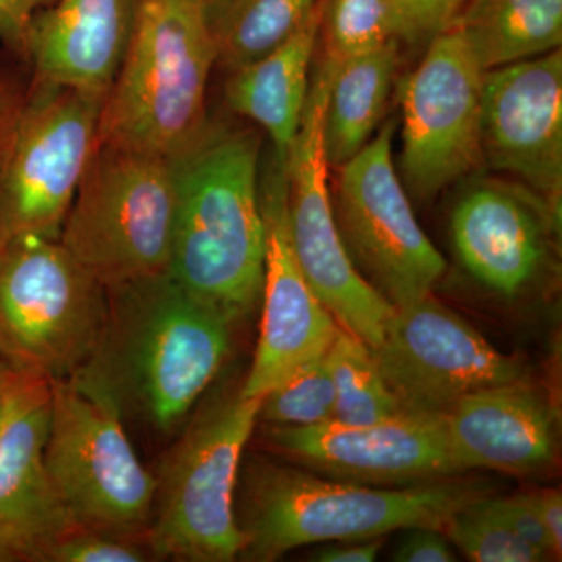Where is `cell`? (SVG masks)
<instances>
[{
  "instance_id": "e0dca14e",
  "label": "cell",
  "mask_w": 562,
  "mask_h": 562,
  "mask_svg": "<svg viewBox=\"0 0 562 562\" xmlns=\"http://www.w3.org/2000/svg\"><path fill=\"white\" fill-rule=\"evenodd\" d=\"M561 213L524 184L482 180L458 199L450 220L454 250L484 288L517 297L550 260Z\"/></svg>"
},
{
  "instance_id": "4fadbf2b",
  "label": "cell",
  "mask_w": 562,
  "mask_h": 562,
  "mask_svg": "<svg viewBox=\"0 0 562 562\" xmlns=\"http://www.w3.org/2000/svg\"><path fill=\"white\" fill-rule=\"evenodd\" d=\"M371 351L402 413L446 416L471 392L524 379L519 361L431 294L394 306Z\"/></svg>"
},
{
  "instance_id": "f1b7e54d",
  "label": "cell",
  "mask_w": 562,
  "mask_h": 562,
  "mask_svg": "<svg viewBox=\"0 0 562 562\" xmlns=\"http://www.w3.org/2000/svg\"><path fill=\"white\" fill-rule=\"evenodd\" d=\"M144 553L124 536L91 528L74 527L44 547L38 561L49 562H139Z\"/></svg>"
},
{
  "instance_id": "cb8c5ba5",
  "label": "cell",
  "mask_w": 562,
  "mask_h": 562,
  "mask_svg": "<svg viewBox=\"0 0 562 562\" xmlns=\"http://www.w3.org/2000/svg\"><path fill=\"white\" fill-rule=\"evenodd\" d=\"M319 0H206L216 63L236 70L260 60L302 27Z\"/></svg>"
},
{
  "instance_id": "74e56055",
  "label": "cell",
  "mask_w": 562,
  "mask_h": 562,
  "mask_svg": "<svg viewBox=\"0 0 562 562\" xmlns=\"http://www.w3.org/2000/svg\"><path fill=\"white\" fill-rule=\"evenodd\" d=\"M13 369H11L9 364H5V362L0 360V386L9 382L10 376L13 375Z\"/></svg>"
},
{
  "instance_id": "9c48e42d",
  "label": "cell",
  "mask_w": 562,
  "mask_h": 562,
  "mask_svg": "<svg viewBox=\"0 0 562 562\" xmlns=\"http://www.w3.org/2000/svg\"><path fill=\"white\" fill-rule=\"evenodd\" d=\"M103 99L33 81L0 168V241L60 239L99 143Z\"/></svg>"
},
{
  "instance_id": "d6986e66",
  "label": "cell",
  "mask_w": 562,
  "mask_h": 562,
  "mask_svg": "<svg viewBox=\"0 0 562 562\" xmlns=\"http://www.w3.org/2000/svg\"><path fill=\"white\" fill-rule=\"evenodd\" d=\"M458 472L490 469L530 475L557 457V412L524 379L464 395L443 416Z\"/></svg>"
},
{
  "instance_id": "3957f363",
  "label": "cell",
  "mask_w": 562,
  "mask_h": 562,
  "mask_svg": "<svg viewBox=\"0 0 562 562\" xmlns=\"http://www.w3.org/2000/svg\"><path fill=\"white\" fill-rule=\"evenodd\" d=\"M117 303L83 371L120 401L131 395L160 430H171L213 382L231 350L232 324L181 290L168 272L109 288Z\"/></svg>"
},
{
  "instance_id": "7c38bea8",
  "label": "cell",
  "mask_w": 562,
  "mask_h": 562,
  "mask_svg": "<svg viewBox=\"0 0 562 562\" xmlns=\"http://www.w3.org/2000/svg\"><path fill=\"white\" fill-rule=\"evenodd\" d=\"M484 72L462 33L450 25L398 81L402 172L414 198L430 201L483 160Z\"/></svg>"
},
{
  "instance_id": "7402d4cb",
  "label": "cell",
  "mask_w": 562,
  "mask_h": 562,
  "mask_svg": "<svg viewBox=\"0 0 562 562\" xmlns=\"http://www.w3.org/2000/svg\"><path fill=\"white\" fill-rule=\"evenodd\" d=\"M397 65L395 38L338 66L327 65L331 79L322 116V144L328 166L339 168L371 140L386 109Z\"/></svg>"
},
{
  "instance_id": "d6a6232c",
  "label": "cell",
  "mask_w": 562,
  "mask_h": 562,
  "mask_svg": "<svg viewBox=\"0 0 562 562\" xmlns=\"http://www.w3.org/2000/svg\"><path fill=\"white\" fill-rule=\"evenodd\" d=\"M54 0H0V40L22 50L33 18Z\"/></svg>"
},
{
  "instance_id": "277c9868",
  "label": "cell",
  "mask_w": 562,
  "mask_h": 562,
  "mask_svg": "<svg viewBox=\"0 0 562 562\" xmlns=\"http://www.w3.org/2000/svg\"><path fill=\"white\" fill-rule=\"evenodd\" d=\"M206 0H140L131 44L103 99L99 143L177 157L205 128L216 52Z\"/></svg>"
},
{
  "instance_id": "f35d334b",
  "label": "cell",
  "mask_w": 562,
  "mask_h": 562,
  "mask_svg": "<svg viewBox=\"0 0 562 562\" xmlns=\"http://www.w3.org/2000/svg\"><path fill=\"white\" fill-rule=\"evenodd\" d=\"M3 250H5V244L0 241V261H2Z\"/></svg>"
},
{
  "instance_id": "44dd1931",
  "label": "cell",
  "mask_w": 562,
  "mask_h": 562,
  "mask_svg": "<svg viewBox=\"0 0 562 562\" xmlns=\"http://www.w3.org/2000/svg\"><path fill=\"white\" fill-rule=\"evenodd\" d=\"M324 0L294 35L260 60L232 70L225 102L233 113L268 133L273 154L286 162L310 91V66L321 32Z\"/></svg>"
},
{
  "instance_id": "9a60e30c",
  "label": "cell",
  "mask_w": 562,
  "mask_h": 562,
  "mask_svg": "<svg viewBox=\"0 0 562 562\" xmlns=\"http://www.w3.org/2000/svg\"><path fill=\"white\" fill-rule=\"evenodd\" d=\"M269 166L260 183L266 227L261 333L239 391L246 398L265 397L303 366L324 357L341 328L314 294L292 251L286 166L276 154Z\"/></svg>"
},
{
  "instance_id": "484cf974",
  "label": "cell",
  "mask_w": 562,
  "mask_h": 562,
  "mask_svg": "<svg viewBox=\"0 0 562 562\" xmlns=\"http://www.w3.org/2000/svg\"><path fill=\"white\" fill-rule=\"evenodd\" d=\"M321 32L330 66L379 49L392 38L390 0H324Z\"/></svg>"
},
{
  "instance_id": "83f0119b",
  "label": "cell",
  "mask_w": 562,
  "mask_h": 562,
  "mask_svg": "<svg viewBox=\"0 0 562 562\" xmlns=\"http://www.w3.org/2000/svg\"><path fill=\"white\" fill-rule=\"evenodd\" d=\"M483 498V497H482ZM472 502L454 513L442 532L465 557L475 562H541L549 557L514 535L501 520Z\"/></svg>"
},
{
  "instance_id": "52a82bcc",
  "label": "cell",
  "mask_w": 562,
  "mask_h": 562,
  "mask_svg": "<svg viewBox=\"0 0 562 562\" xmlns=\"http://www.w3.org/2000/svg\"><path fill=\"white\" fill-rule=\"evenodd\" d=\"M44 465L80 527L125 536L149 517L157 482L125 435L121 402L83 369L50 382Z\"/></svg>"
},
{
  "instance_id": "30bf717a",
  "label": "cell",
  "mask_w": 562,
  "mask_h": 562,
  "mask_svg": "<svg viewBox=\"0 0 562 562\" xmlns=\"http://www.w3.org/2000/svg\"><path fill=\"white\" fill-rule=\"evenodd\" d=\"M331 69L321 61L314 69L297 136L288 154V232L299 268L314 294L339 327L371 349L383 338L392 310L369 283L342 241L330 191L322 144V116L330 87Z\"/></svg>"
},
{
  "instance_id": "ba28073f",
  "label": "cell",
  "mask_w": 562,
  "mask_h": 562,
  "mask_svg": "<svg viewBox=\"0 0 562 562\" xmlns=\"http://www.w3.org/2000/svg\"><path fill=\"white\" fill-rule=\"evenodd\" d=\"M261 403L238 392L211 406L181 439L157 482L155 554L192 562H228L241 554L236 486Z\"/></svg>"
},
{
  "instance_id": "5b68a950",
  "label": "cell",
  "mask_w": 562,
  "mask_h": 562,
  "mask_svg": "<svg viewBox=\"0 0 562 562\" xmlns=\"http://www.w3.org/2000/svg\"><path fill=\"white\" fill-rule=\"evenodd\" d=\"M105 290L60 239H11L0 261V360L49 382L79 372L105 336Z\"/></svg>"
},
{
  "instance_id": "d4e9b609",
  "label": "cell",
  "mask_w": 562,
  "mask_h": 562,
  "mask_svg": "<svg viewBox=\"0 0 562 562\" xmlns=\"http://www.w3.org/2000/svg\"><path fill=\"white\" fill-rule=\"evenodd\" d=\"M335 417L346 425H369L402 413L373 360L371 347L351 333L339 328L327 351Z\"/></svg>"
},
{
  "instance_id": "4316f807",
  "label": "cell",
  "mask_w": 562,
  "mask_h": 562,
  "mask_svg": "<svg viewBox=\"0 0 562 562\" xmlns=\"http://www.w3.org/2000/svg\"><path fill=\"white\" fill-rule=\"evenodd\" d=\"M333 417L335 387L325 353L266 394L258 419L276 427H308L333 420Z\"/></svg>"
},
{
  "instance_id": "ffe728a7",
  "label": "cell",
  "mask_w": 562,
  "mask_h": 562,
  "mask_svg": "<svg viewBox=\"0 0 562 562\" xmlns=\"http://www.w3.org/2000/svg\"><path fill=\"white\" fill-rule=\"evenodd\" d=\"M140 0H54L33 18L22 52L35 79L105 99L131 44Z\"/></svg>"
},
{
  "instance_id": "603a6c76",
  "label": "cell",
  "mask_w": 562,
  "mask_h": 562,
  "mask_svg": "<svg viewBox=\"0 0 562 562\" xmlns=\"http://www.w3.org/2000/svg\"><path fill=\"white\" fill-rule=\"evenodd\" d=\"M484 70L561 49L562 0H468L452 22Z\"/></svg>"
},
{
  "instance_id": "836d02e7",
  "label": "cell",
  "mask_w": 562,
  "mask_h": 562,
  "mask_svg": "<svg viewBox=\"0 0 562 562\" xmlns=\"http://www.w3.org/2000/svg\"><path fill=\"white\" fill-rule=\"evenodd\" d=\"M383 538L349 539V541L325 542L313 553L319 562H372L379 557Z\"/></svg>"
},
{
  "instance_id": "1f68e13d",
  "label": "cell",
  "mask_w": 562,
  "mask_h": 562,
  "mask_svg": "<svg viewBox=\"0 0 562 562\" xmlns=\"http://www.w3.org/2000/svg\"><path fill=\"white\" fill-rule=\"evenodd\" d=\"M392 560L398 562H453L457 561L449 539L442 530L430 527H416L405 530Z\"/></svg>"
},
{
  "instance_id": "ac0fdd59",
  "label": "cell",
  "mask_w": 562,
  "mask_h": 562,
  "mask_svg": "<svg viewBox=\"0 0 562 562\" xmlns=\"http://www.w3.org/2000/svg\"><path fill=\"white\" fill-rule=\"evenodd\" d=\"M49 420V380L14 371L0 432V561H38L47 543L80 527L44 465Z\"/></svg>"
},
{
  "instance_id": "2e32d148",
  "label": "cell",
  "mask_w": 562,
  "mask_h": 562,
  "mask_svg": "<svg viewBox=\"0 0 562 562\" xmlns=\"http://www.w3.org/2000/svg\"><path fill=\"white\" fill-rule=\"evenodd\" d=\"M482 155L561 213V49L484 72Z\"/></svg>"
},
{
  "instance_id": "7a4b0ae2",
  "label": "cell",
  "mask_w": 562,
  "mask_h": 562,
  "mask_svg": "<svg viewBox=\"0 0 562 562\" xmlns=\"http://www.w3.org/2000/svg\"><path fill=\"white\" fill-rule=\"evenodd\" d=\"M241 494L239 557L265 562L310 543L383 538L416 527L442 530L454 513L491 495L482 483L454 476L412 486H366L265 460L247 465Z\"/></svg>"
},
{
  "instance_id": "f546056e",
  "label": "cell",
  "mask_w": 562,
  "mask_h": 562,
  "mask_svg": "<svg viewBox=\"0 0 562 562\" xmlns=\"http://www.w3.org/2000/svg\"><path fill=\"white\" fill-rule=\"evenodd\" d=\"M468 0H390L392 38L424 43L447 31Z\"/></svg>"
},
{
  "instance_id": "6da1fadb",
  "label": "cell",
  "mask_w": 562,
  "mask_h": 562,
  "mask_svg": "<svg viewBox=\"0 0 562 562\" xmlns=\"http://www.w3.org/2000/svg\"><path fill=\"white\" fill-rule=\"evenodd\" d=\"M260 147L255 128L209 121L171 158L176 220L168 273L231 324L250 316L265 283Z\"/></svg>"
},
{
  "instance_id": "8d00e7d4",
  "label": "cell",
  "mask_w": 562,
  "mask_h": 562,
  "mask_svg": "<svg viewBox=\"0 0 562 562\" xmlns=\"http://www.w3.org/2000/svg\"><path fill=\"white\" fill-rule=\"evenodd\" d=\"M11 379H13V375L10 376L9 382L0 386V432L3 430L7 416H9Z\"/></svg>"
},
{
  "instance_id": "5bb4252c",
  "label": "cell",
  "mask_w": 562,
  "mask_h": 562,
  "mask_svg": "<svg viewBox=\"0 0 562 562\" xmlns=\"http://www.w3.org/2000/svg\"><path fill=\"white\" fill-rule=\"evenodd\" d=\"M268 439L303 468L366 486H412L460 475L443 416L398 413L369 425H269Z\"/></svg>"
},
{
  "instance_id": "d590c367",
  "label": "cell",
  "mask_w": 562,
  "mask_h": 562,
  "mask_svg": "<svg viewBox=\"0 0 562 562\" xmlns=\"http://www.w3.org/2000/svg\"><path fill=\"white\" fill-rule=\"evenodd\" d=\"M22 102H24V95L14 90L10 83L0 80V168H2L3 158L9 149Z\"/></svg>"
},
{
  "instance_id": "8fae6325",
  "label": "cell",
  "mask_w": 562,
  "mask_h": 562,
  "mask_svg": "<svg viewBox=\"0 0 562 562\" xmlns=\"http://www.w3.org/2000/svg\"><path fill=\"white\" fill-rule=\"evenodd\" d=\"M397 122L390 120L349 161L336 181L342 241L358 271L392 306L431 294L447 269L414 216L392 162Z\"/></svg>"
},
{
  "instance_id": "8992f818",
  "label": "cell",
  "mask_w": 562,
  "mask_h": 562,
  "mask_svg": "<svg viewBox=\"0 0 562 562\" xmlns=\"http://www.w3.org/2000/svg\"><path fill=\"white\" fill-rule=\"evenodd\" d=\"M173 220L171 160L98 143L60 243L109 290L169 271Z\"/></svg>"
},
{
  "instance_id": "4dcf8cb0",
  "label": "cell",
  "mask_w": 562,
  "mask_h": 562,
  "mask_svg": "<svg viewBox=\"0 0 562 562\" xmlns=\"http://www.w3.org/2000/svg\"><path fill=\"white\" fill-rule=\"evenodd\" d=\"M480 505L487 514L501 520L514 535L519 536L525 542L538 549L547 557L554 558L549 538L543 530L531 494L513 495V497H491L486 495L480 501Z\"/></svg>"
},
{
  "instance_id": "e575fe53",
  "label": "cell",
  "mask_w": 562,
  "mask_h": 562,
  "mask_svg": "<svg viewBox=\"0 0 562 562\" xmlns=\"http://www.w3.org/2000/svg\"><path fill=\"white\" fill-rule=\"evenodd\" d=\"M532 505L538 513L554 558L562 553V497L560 491L532 492Z\"/></svg>"
}]
</instances>
